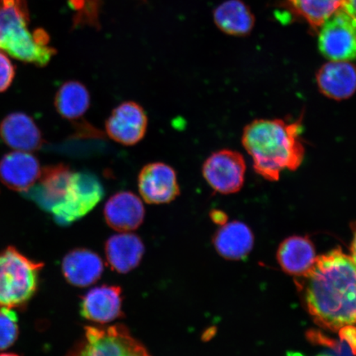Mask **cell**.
Instances as JSON below:
<instances>
[{"label":"cell","instance_id":"30bf717a","mask_svg":"<svg viewBox=\"0 0 356 356\" xmlns=\"http://www.w3.org/2000/svg\"><path fill=\"white\" fill-rule=\"evenodd\" d=\"M138 188L147 203L168 204L180 195L175 169L163 163L147 164L138 177Z\"/></svg>","mask_w":356,"mask_h":356},{"label":"cell","instance_id":"52a82bcc","mask_svg":"<svg viewBox=\"0 0 356 356\" xmlns=\"http://www.w3.org/2000/svg\"><path fill=\"white\" fill-rule=\"evenodd\" d=\"M318 48L332 61L356 59V25L342 7L320 28Z\"/></svg>","mask_w":356,"mask_h":356},{"label":"cell","instance_id":"ba28073f","mask_svg":"<svg viewBox=\"0 0 356 356\" xmlns=\"http://www.w3.org/2000/svg\"><path fill=\"white\" fill-rule=\"evenodd\" d=\"M202 173L207 184L217 193L233 194L243 188L246 163L242 154L230 149H222L206 160Z\"/></svg>","mask_w":356,"mask_h":356},{"label":"cell","instance_id":"ac0fdd59","mask_svg":"<svg viewBox=\"0 0 356 356\" xmlns=\"http://www.w3.org/2000/svg\"><path fill=\"white\" fill-rule=\"evenodd\" d=\"M106 256L111 269L127 273L139 265L145 247L141 239L133 234L113 235L106 243Z\"/></svg>","mask_w":356,"mask_h":356},{"label":"cell","instance_id":"8fae6325","mask_svg":"<svg viewBox=\"0 0 356 356\" xmlns=\"http://www.w3.org/2000/svg\"><path fill=\"white\" fill-rule=\"evenodd\" d=\"M41 172L38 159L29 152L15 150L0 160V181L8 188L19 193L33 188Z\"/></svg>","mask_w":356,"mask_h":356},{"label":"cell","instance_id":"d4e9b609","mask_svg":"<svg viewBox=\"0 0 356 356\" xmlns=\"http://www.w3.org/2000/svg\"><path fill=\"white\" fill-rule=\"evenodd\" d=\"M15 76V66L8 57L0 51V92L10 87Z\"/></svg>","mask_w":356,"mask_h":356},{"label":"cell","instance_id":"7402d4cb","mask_svg":"<svg viewBox=\"0 0 356 356\" xmlns=\"http://www.w3.org/2000/svg\"><path fill=\"white\" fill-rule=\"evenodd\" d=\"M91 97L88 88L79 81H68L58 90L55 106L62 118L74 121L83 117L90 106Z\"/></svg>","mask_w":356,"mask_h":356},{"label":"cell","instance_id":"e0dca14e","mask_svg":"<svg viewBox=\"0 0 356 356\" xmlns=\"http://www.w3.org/2000/svg\"><path fill=\"white\" fill-rule=\"evenodd\" d=\"M62 271L67 282L73 286L86 287L101 277L104 264L95 252L86 249H76L64 258Z\"/></svg>","mask_w":356,"mask_h":356},{"label":"cell","instance_id":"9c48e42d","mask_svg":"<svg viewBox=\"0 0 356 356\" xmlns=\"http://www.w3.org/2000/svg\"><path fill=\"white\" fill-rule=\"evenodd\" d=\"M148 118L135 102H124L115 108L106 122V132L111 140L122 145H135L144 139Z\"/></svg>","mask_w":356,"mask_h":356},{"label":"cell","instance_id":"484cf974","mask_svg":"<svg viewBox=\"0 0 356 356\" xmlns=\"http://www.w3.org/2000/svg\"><path fill=\"white\" fill-rule=\"evenodd\" d=\"M339 334L341 340L346 341L353 354L356 355V327L354 325H348L341 327Z\"/></svg>","mask_w":356,"mask_h":356},{"label":"cell","instance_id":"83f0119b","mask_svg":"<svg viewBox=\"0 0 356 356\" xmlns=\"http://www.w3.org/2000/svg\"><path fill=\"white\" fill-rule=\"evenodd\" d=\"M211 217L216 224L220 225L226 224L227 220H228V216H227L226 213L221 211H213L211 213Z\"/></svg>","mask_w":356,"mask_h":356},{"label":"cell","instance_id":"277c9868","mask_svg":"<svg viewBox=\"0 0 356 356\" xmlns=\"http://www.w3.org/2000/svg\"><path fill=\"white\" fill-rule=\"evenodd\" d=\"M42 266L13 247L0 253V307L12 309L28 302L37 291Z\"/></svg>","mask_w":356,"mask_h":356},{"label":"cell","instance_id":"7c38bea8","mask_svg":"<svg viewBox=\"0 0 356 356\" xmlns=\"http://www.w3.org/2000/svg\"><path fill=\"white\" fill-rule=\"evenodd\" d=\"M74 172L65 164L44 168L38 179L39 184L26 193L40 207L51 213L63 202Z\"/></svg>","mask_w":356,"mask_h":356},{"label":"cell","instance_id":"ffe728a7","mask_svg":"<svg viewBox=\"0 0 356 356\" xmlns=\"http://www.w3.org/2000/svg\"><path fill=\"white\" fill-rule=\"evenodd\" d=\"M218 252L229 260H240L251 252L254 236L248 227L242 222H226L213 239Z\"/></svg>","mask_w":356,"mask_h":356},{"label":"cell","instance_id":"2e32d148","mask_svg":"<svg viewBox=\"0 0 356 356\" xmlns=\"http://www.w3.org/2000/svg\"><path fill=\"white\" fill-rule=\"evenodd\" d=\"M122 289L102 286L91 289L81 302V314L89 321L108 323L122 314Z\"/></svg>","mask_w":356,"mask_h":356},{"label":"cell","instance_id":"6da1fadb","mask_svg":"<svg viewBox=\"0 0 356 356\" xmlns=\"http://www.w3.org/2000/svg\"><path fill=\"white\" fill-rule=\"evenodd\" d=\"M296 284L307 311L320 327L338 331L356 323V264L340 249L317 257Z\"/></svg>","mask_w":356,"mask_h":356},{"label":"cell","instance_id":"4316f807","mask_svg":"<svg viewBox=\"0 0 356 356\" xmlns=\"http://www.w3.org/2000/svg\"><path fill=\"white\" fill-rule=\"evenodd\" d=\"M342 8L353 17L356 25V0H343Z\"/></svg>","mask_w":356,"mask_h":356},{"label":"cell","instance_id":"44dd1931","mask_svg":"<svg viewBox=\"0 0 356 356\" xmlns=\"http://www.w3.org/2000/svg\"><path fill=\"white\" fill-rule=\"evenodd\" d=\"M213 20L222 33L243 37L251 33L255 17L241 0H227L213 11Z\"/></svg>","mask_w":356,"mask_h":356},{"label":"cell","instance_id":"7a4b0ae2","mask_svg":"<svg viewBox=\"0 0 356 356\" xmlns=\"http://www.w3.org/2000/svg\"><path fill=\"white\" fill-rule=\"evenodd\" d=\"M302 124L283 120H256L245 127L243 145L258 175L270 181L282 172L296 171L304 161L305 149L300 138Z\"/></svg>","mask_w":356,"mask_h":356},{"label":"cell","instance_id":"4fadbf2b","mask_svg":"<svg viewBox=\"0 0 356 356\" xmlns=\"http://www.w3.org/2000/svg\"><path fill=\"white\" fill-rule=\"evenodd\" d=\"M145 207L141 200L130 191L115 193L106 202L104 217L111 229L129 232L141 225L145 219Z\"/></svg>","mask_w":356,"mask_h":356},{"label":"cell","instance_id":"603a6c76","mask_svg":"<svg viewBox=\"0 0 356 356\" xmlns=\"http://www.w3.org/2000/svg\"><path fill=\"white\" fill-rule=\"evenodd\" d=\"M288 6L305 19L314 32H318L329 17L339 10L343 0H287Z\"/></svg>","mask_w":356,"mask_h":356},{"label":"cell","instance_id":"cb8c5ba5","mask_svg":"<svg viewBox=\"0 0 356 356\" xmlns=\"http://www.w3.org/2000/svg\"><path fill=\"white\" fill-rule=\"evenodd\" d=\"M19 336L17 317L12 309L0 307V350L15 343Z\"/></svg>","mask_w":356,"mask_h":356},{"label":"cell","instance_id":"8992f818","mask_svg":"<svg viewBox=\"0 0 356 356\" xmlns=\"http://www.w3.org/2000/svg\"><path fill=\"white\" fill-rule=\"evenodd\" d=\"M104 197L100 180L89 172H74L63 202L51 211L59 225H70L88 215Z\"/></svg>","mask_w":356,"mask_h":356},{"label":"cell","instance_id":"f546056e","mask_svg":"<svg viewBox=\"0 0 356 356\" xmlns=\"http://www.w3.org/2000/svg\"><path fill=\"white\" fill-rule=\"evenodd\" d=\"M0 356H19L16 354H13V353H4V354H1L0 355Z\"/></svg>","mask_w":356,"mask_h":356},{"label":"cell","instance_id":"d6986e66","mask_svg":"<svg viewBox=\"0 0 356 356\" xmlns=\"http://www.w3.org/2000/svg\"><path fill=\"white\" fill-rule=\"evenodd\" d=\"M316 259L314 243L309 238L300 236L284 240L277 252V260L282 269L297 277L308 273Z\"/></svg>","mask_w":356,"mask_h":356},{"label":"cell","instance_id":"5b68a950","mask_svg":"<svg viewBox=\"0 0 356 356\" xmlns=\"http://www.w3.org/2000/svg\"><path fill=\"white\" fill-rule=\"evenodd\" d=\"M67 356H151L123 325L86 327V333Z\"/></svg>","mask_w":356,"mask_h":356},{"label":"cell","instance_id":"f1b7e54d","mask_svg":"<svg viewBox=\"0 0 356 356\" xmlns=\"http://www.w3.org/2000/svg\"><path fill=\"white\" fill-rule=\"evenodd\" d=\"M353 233H354L353 240V243H351V247H350V252H351L350 257L353 258V261L356 264V224L354 225Z\"/></svg>","mask_w":356,"mask_h":356},{"label":"cell","instance_id":"5bb4252c","mask_svg":"<svg viewBox=\"0 0 356 356\" xmlns=\"http://www.w3.org/2000/svg\"><path fill=\"white\" fill-rule=\"evenodd\" d=\"M0 138L16 151L33 152L41 148L43 138L33 120L22 113L8 115L0 123Z\"/></svg>","mask_w":356,"mask_h":356},{"label":"cell","instance_id":"3957f363","mask_svg":"<svg viewBox=\"0 0 356 356\" xmlns=\"http://www.w3.org/2000/svg\"><path fill=\"white\" fill-rule=\"evenodd\" d=\"M48 34L30 29L24 0H0V50L17 60L46 66L56 54Z\"/></svg>","mask_w":356,"mask_h":356},{"label":"cell","instance_id":"4dcf8cb0","mask_svg":"<svg viewBox=\"0 0 356 356\" xmlns=\"http://www.w3.org/2000/svg\"><path fill=\"white\" fill-rule=\"evenodd\" d=\"M318 356H332V355H328V354H322V355H319Z\"/></svg>","mask_w":356,"mask_h":356},{"label":"cell","instance_id":"9a60e30c","mask_svg":"<svg viewBox=\"0 0 356 356\" xmlns=\"http://www.w3.org/2000/svg\"><path fill=\"white\" fill-rule=\"evenodd\" d=\"M317 83L329 99H349L356 92V67L349 61L328 62L318 71Z\"/></svg>","mask_w":356,"mask_h":356}]
</instances>
